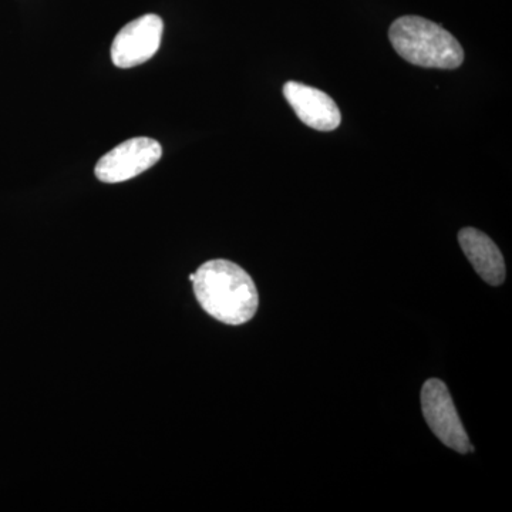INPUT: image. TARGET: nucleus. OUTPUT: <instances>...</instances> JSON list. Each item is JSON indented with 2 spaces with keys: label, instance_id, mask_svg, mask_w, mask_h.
Masks as SVG:
<instances>
[{
  "label": "nucleus",
  "instance_id": "nucleus-1",
  "mask_svg": "<svg viewBox=\"0 0 512 512\" xmlns=\"http://www.w3.org/2000/svg\"><path fill=\"white\" fill-rule=\"evenodd\" d=\"M195 296L212 318L225 325H244L258 311L254 281L241 266L227 259L205 262L190 276Z\"/></svg>",
  "mask_w": 512,
  "mask_h": 512
},
{
  "label": "nucleus",
  "instance_id": "nucleus-2",
  "mask_svg": "<svg viewBox=\"0 0 512 512\" xmlns=\"http://www.w3.org/2000/svg\"><path fill=\"white\" fill-rule=\"evenodd\" d=\"M389 39L397 55L414 66L454 70L464 62V50L456 37L420 16L394 20Z\"/></svg>",
  "mask_w": 512,
  "mask_h": 512
},
{
  "label": "nucleus",
  "instance_id": "nucleus-3",
  "mask_svg": "<svg viewBox=\"0 0 512 512\" xmlns=\"http://www.w3.org/2000/svg\"><path fill=\"white\" fill-rule=\"evenodd\" d=\"M421 409L424 419L441 443L461 454L474 451L451 394L441 380L430 379L424 383L421 390Z\"/></svg>",
  "mask_w": 512,
  "mask_h": 512
},
{
  "label": "nucleus",
  "instance_id": "nucleus-4",
  "mask_svg": "<svg viewBox=\"0 0 512 512\" xmlns=\"http://www.w3.org/2000/svg\"><path fill=\"white\" fill-rule=\"evenodd\" d=\"M161 156L163 148L153 138H130L101 157L94 168V173L101 183H124L150 170Z\"/></svg>",
  "mask_w": 512,
  "mask_h": 512
},
{
  "label": "nucleus",
  "instance_id": "nucleus-5",
  "mask_svg": "<svg viewBox=\"0 0 512 512\" xmlns=\"http://www.w3.org/2000/svg\"><path fill=\"white\" fill-rule=\"evenodd\" d=\"M163 33L164 22L157 15H144L127 23L111 45L114 66L131 69L146 63L160 49Z\"/></svg>",
  "mask_w": 512,
  "mask_h": 512
},
{
  "label": "nucleus",
  "instance_id": "nucleus-6",
  "mask_svg": "<svg viewBox=\"0 0 512 512\" xmlns=\"http://www.w3.org/2000/svg\"><path fill=\"white\" fill-rule=\"evenodd\" d=\"M284 96L298 119L313 130L333 131L342 123L338 104L316 87L288 82L284 86Z\"/></svg>",
  "mask_w": 512,
  "mask_h": 512
},
{
  "label": "nucleus",
  "instance_id": "nucleus-7",
  "mask_svg": "<svg viewBox=\"0 0 512 512\" xmlns=\"http://www.w3.org/2000/svg\"><path fill=\"white\" fill-rule=\"evenodd\" d=\"M458 242L468 261L487 284L498 286L505 279V262L493 239L476 228L458 232Z\"/></svg>",
  "mask_w": 512,
  "mask_h": 512
}]
</instances>
